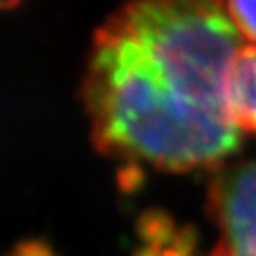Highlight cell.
<instances>
[{"instance_id":"1","label":"cell","mask_w":256,"mask_h":256,"mask_svg":"<svg viewBox=\"0 0 256 256\" xmlns=\"http://www.w3.org/2000/svg\"><path fill=\"white\" fill-rule=\"evenodd\" d=\"M239 32L220 2L154 0L93 32L82 102L108 158L165 171L218 169L239 148L228 104Z\"/></svg>"},{"instance_id":"3","label":"cell","mask_w":256,"mask_h":256,"mask_svg":"<svg viewBox=\"0 0 256 256\" xmlns=\"http://www.w3.org/2000/svg\"><path fill=\"white\" fill-rule=\"evenodd\" d=\"M228 104L236 126L256 135V46H241L232 63Z\"/></svg>"},{"instance_id":"2","label":"cell","mask_w":256,"mask_h":256,"mask_svg":"<svg viewBox=\"0 0 256 256\" xmlns=\"http://www.w3.org/2000/svg\"><path fill=\"white\" fill-rule=\"evenodd\" d=\"M209 209L216 224L210 256H256V158L216 169Z\"/></svg>"},{"instance_id":"4","label":"cell","mask_w":256,"mask_h":256,"mask_svg":"<svg viewBox=\"0 0 256 256\" xmlns=\"http://www.w3.org/2000/svg\"><path fill=\"white\" fill-rule=\"evenodd\" d=\"M226 12L234 25L238 28L239 36H243L248 42V46H256V2H226Z\"/></svg>"}]
</instances>
